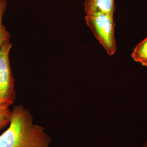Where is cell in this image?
<instances>
[{
	"label": "cell",
	"mask_w": 147,
	"mask_h": 147,
	"mask_svg": "<svg viewBox=\"0 0 147 147\" xmlns=\"http://www.w3.org/2000/svg\"><path fill=\"white\" fill-rule=\"evenodd\" d=\"M12 47L10 40L0 49V105L11 106L16 99L15 79L11 68L9 55Z\"/></svg>",
	"instance_id": "obj_3"
},
{
	"label": "cell",
	"mask_w": 147,
	"mask_h": 147,
	"mask_svg": "<svg viewBox=\"0 0 147 147\" xmlns=\"http://www.w3.org/2000/svg\"><path fill=\"white\" fill-rule=\"evenodd\" d=\"M84 9L86 14H114L115 0H84Z\"/></svg>",
	"instance_id": "obj_4"
},
{
	"label": "cell",
	"mask_w": 147,
	"mask_h": 147,
	"mask_svg": "<svg viewBox=\"0 0 147 147\" xmlns=\"http://www.w3.org/2000/svg\"><path fill=\"white\" fill-rule=\"evenodd\" d=\"M131 57L135 62L147 67V37L134 48Z\"/></svg>",
	"instance_id": "obj_5"
},
{
	"label": "cell",
	"mask_w": 147,
	"mask_h": 147,
	"mask_svg": "<svg viewBox=\"0 0 147 147\" xmlns=\"http://www.w3.org/2000/svg\"><path fill=\"white\" fill-rule=\"evenodd\" d=\"M8 2L7 0H0V49L5 42L11 40V35L3 22Z\"/></svg>",
	"instance_id": "obj_6"
},
{
	"label": "cell",
	"mask_w": 147,
	"mask_h": 147,
	"mask_svg": "<svg viewBox=\"0 0 147 147\" xmlns=\"http://www.w3.org/2000/svg\"><path fill=\"white\" fill-rule=\"evenodd\" d=\"M9 126L0 135V147H50L51 139L22 105L11 110Z\"/></svg>",
	"instance_id": "obj_1"
},
{
	"label": "cell",
	"mask_w": 147,
	"mask_h": 147,
	"mask_svg": "<svg viewBox=\"0 0 147 147\" xmlns=\"http://www.w3.org/2000/svg\"><path fill=\"white\" fill-rule=\"evenodd\" d=\"M85 21L107 53L113 55L117 50L113 14H86Z\"/></svg>",
	"instance_id": "obj_2"
},
{
	"label": "cell",
	"mask_w": 147,
	"mask_h": 147,
	"mask_svg": "<svg viewBox=\"0 0 147 147\" xmlns=\"http://www.w3.org/2000/svg\"><path fill=\"white\" fill-rule=\"evenodd\" d=\"M11 110L10 106L0 105V130L5 129L9 125Z\"/></svg>",
	"instance_id": "obj_7"
},
{
	"label": "cell",
	"mask_w": 147,
	"mask_h": 147,
	"mask_svg": "<svg viewBox=\"0 0 147 147\" xmlns=\"http://www.w3.org/2000/svg\"><path fill=\"white\" fill-rule=\"evenodd\" d=\"M147 147V141L144 143V144L142 145L141 147Z\"/></svg>",
	"instance_id": "obj_8"
}]
</instances>
